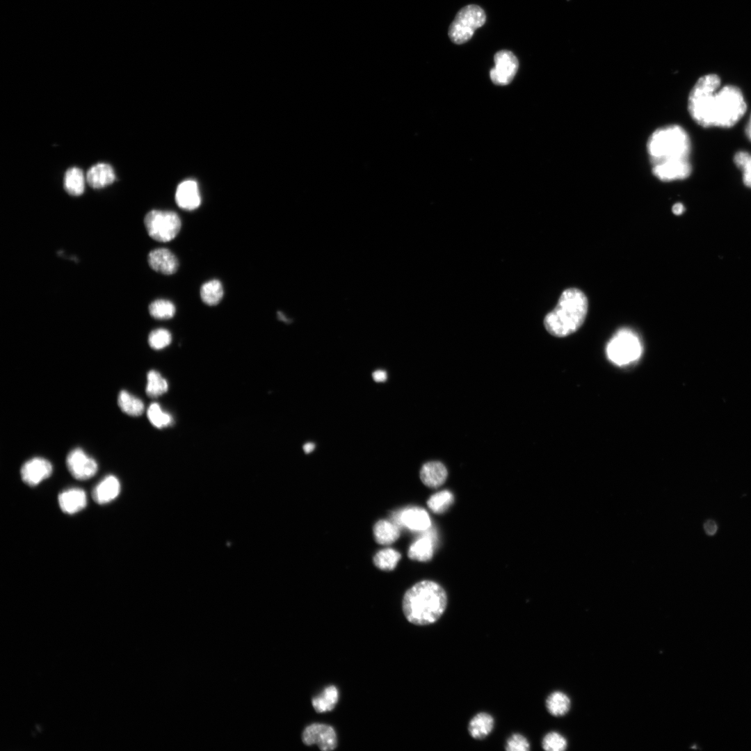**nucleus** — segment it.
I'll return each mask as SVG.
<instances>
[{
	"mask_svg": "<svg viewBox=\"0 0 751 751\" xmlns=\"http://www.w3.org/2000/svg\"><path fill=\"white\" fill-rule=\"evenodd\" d=\"M144 225L152 239L160 242H168L179 234L181 221L175 211L154 209L145 215Z\"/></svg>",
	"mask_w": 751,
	"mask_h": 751,
	"instance_id": "7",
	"label": "nucleus"
},
{
	"mask_svg": "<svg viewBox=\"0 0 751 751\" xmlns=\"http://www.w3.org/2000/svg\"><path fill=\"white\" fill-rule=\"evenodd\" d=\"M86 177L92 188L99 189L111 184L115 179V175L111 165L97 163L90 168Z\"/></svg>",
	"mask_w": 751,
	"mask_h": 751,
	"instance_id": "17",
	"label": "nucleus"
},
{
	"mask_svg": "<svg viewBox=\"0 0 751 751\" xmlns=\"http://www.w3.org/2000/svg\"><path fill=\"white\" fill-rule=\"evenodd\" d=\"M66 464L70 473L77 480L89 479L98 469L97 462L80 448L74 449L68 453Z\"/></svg>",
	"mask_w": 751,
	"mask_h": 751,
	"instance_id": "10",
	"label": "nucleus"
},
{
	"mask_svg": "<svg viewBox=\"0 0 751 751\" xmlns=\"http://www.w3.org/2000/svg\"><path fill=\"white\" fill-rule=\"evenodd\" d=\"M147 261L154 270L164 275H172L176 273L179 267V261L176 255L164 248H156L150 251L147 255Z\"/></svg>",
	"mask_w": 751,
	"mask_h": 751,
	"instance_id": "13",
	"label": "nucleus"
},
{
	"mask_svg": "<svg viewBox=\"0 0 751 751\" xmlns=\"http://www.w3.org/2000/svg\"><path fill=\"white\" fill-rule=\"evenodd\" d=\"M147 418L150 423L158 428H162L170 425L172 422V416L165 412L157 403H152L147 410Z\"/></svg>",
	"mask_w": 751,
	"mask_h": 751,
	"instance_id": "31",
	"label": "nucleus"
},
{
	"mask_svg": "<svg viewBox=\"0 0 751 751\" xmlns=\"http://www.w3.org/2000/svg\"><path fill=\"white\" fill-rule=\"evenodd\" d=\"M172 341L170 332L163 328L152 330L148 337L150 346L154 350H161L168 346Z\"/></svg>",
	"mask_w": 751,
	"mask_h": 751,
	"instance_id": "34",
	"label": "nucleus"
},
{
	"mask_svg": "<svg viewBox=\"0 0 751 751\" xmlns=\"http://www.w3.org/2000/svg\"><path fill=\"white\" fill-rule=\"evenodd\" d=\"M716 74L700 77L688 95V111L693 121L704 128L734 127L744 115L747 104L741 90L734 85L720 88Z\"/></svg>",
	"mask_w": 751,
	"mask_h": 751,
	"instance_id": "1",
	"label": "nucleus"
},
{
	"mask_svg": "<svg viewBox=\"0 0 751 751\" xmlns=\"http://www.w3.org/2000/svg\"><path fill=\"white\" fill-rule=\"evenodd\" d=\"M542 747L547 751H563L567 747V742L562 734L550 732L543 737Z\"/></svg>",
	"mask_w": 751,
	"mask_h": 751,
	"instance_id": "33",
	"label": "nucleus"
},
{
	"mask_svg": "<svg viewBox=\"0 0 751 751\" xmlns=\"http://www.w3.org/2000/svg\"><path fill=\"white\" fill-rule=\"evenodd\" d=\"M434 552V541L430 533L424 534L415 540L408 549V557L419 561L430 560Z\"/></svg>",
	"mask_w": 751,
	"mask_h": 751,
	"instance_id": "20",
	"label": "nucleus"
},
{
	"mask_svg": "<svg viewBox=\"0 0 751 751\" xmlns=\"http://www.w3.org/2000/svg\"><path fill=\"white\" fill-rule=\"evenodd\" d=\"M642 350L638 337L630 330L622 329L608 342L606 354L615 364L624 366L637 360Z\"/></svg>",
	"mask_w": 751,
	"mask_h": 751,
	"instance_id": "6",
	"label": "nucleus"
},
{
	"mask_svg": "<svg viewBox=\"0 0 751 751\" xmlns=\"http://www.w3.org/2000/svg\"><path fill=\"white\" fill-rule=\"evenodd\" d=\"M646 150L652 174L659 180L670 182L691 175V138L680 125L668 124L654 130L647 139Z\"/></svg>",
	"mask_w": 751,
	"mask_h": 751,
	"instance_id": "2",
	"label": "nucleus"
},
{
	"mask_svg": "<svg viewBox=\"0 0 751 751\" xmlns=\"http://www.w3.org/2000/svg\"><path fill=\"white\" fill-rule=\"evenodd\" d=\"M454 501L453 494L449 490H442L433 494L427 501L430 510L441 514L447 510Z\"/></svg>",
	"mask_w": 751,
	"mask_h": 751,
	"instance_id": "29",
	"label": "nucleus"
},
{
	"mask_svg": "<svg viewBox=\"0 0 751 751\" xmlns=\"http://www.w3.org/2000/svg\"><path fill=\"white\" fill-rule=\"evenodd\" d=\"M704 529L707 535H713L717 532L718 526L713 520L709 519L704 523Z\"/></svg>",
	"mask_w": 751,
	"mask_h": 751,
	"instance_id": "36",
	"label": "nucleus"
},
{
	"mask_svg": "<svg viewBox=\"0 0 751 751\" xmlns=\"http://www.w3.org/2000/svg\"><path fill=\"white\" fill-rule=\"evenodd\" d=\"M339 700V691L334 685L327 686L317 696L312 698V704L318 713L332 711Z\"/></svg>",
	"mask_w": 751,
	"mask_h": 751,
	"instance_id": "23",
	"label": "nucleus"
},
{
	"mask_svg": "<svg viewBox=\"0 0 751 751\" xmlns=\"http://www.w3.org/2000/svg\"><path fill=\"white\" fill-rule=\"evenodd\" d=\"M494 66L490 72L492 81L499 86L510 83L519 67L516 56L511 51L502 49L494 54Z\"/></svg>",
	"mask_w": 751,
	"mask_h": 751,
	"instance_id": "8",
	"label": "nucleus"
},
{
	"mask_svg": "<svg viewBox=\"0 0 751 751\" xmlns=\"http://www.w3.org/2000/svg\"><path fill=\"white\" fill-rule=\"evenodd\" d=\"M176 312L175 305L168 300L158 299L149 305V313L154 318L166 320L174 316Z\"/></svg>",
	"mask_w": 751,
	"mask_h": 751,
	"instance_id": "30",
	"label": "nucleus"
},
{
	"mask_svg": "<svg viewBox=\"0 0 751 751\" xmlns=\"http://www.w3.org/2000/svg\"><path fill=\"white\" fill-rule=\"evenodd\" d=\"M505 750L507 751H528L530 744L527 738L521 734H513L506 741Z\"/></svg>",
	"mask_w": 751,
	"mask_h": 751,
	"instance_id": "35",
	"label": "nucleus"
},
{
	"mask_svg": "<svg viewBox=\"0 0 751 751\" xmlns=\"http://www.w3.org/2000/svg\"><path fill=\"white\" fill-rule=\"evenodd\" d=\"M395 523L403 525L412 531H425L431 526L428 512L419 507L408 508L394 514Z\"/></svg>",
	"mask_w": 751,
	"mask_h": 751,
	"instance_id": "12",
	"label": "nucleus"
},
{
	"mask_svg": "<svg viewBox=\"0 0 751 751\" xmlns=\"http://www.w3.org/2000/svg\"><path fill=\"white\" fill-rule=\"evenodd\" d=\"M485 21V13L481 6L467 5L458 10L451 23L448 30L449 38L455 45L464 44L472 38L474 31L481 27Z\"/></svg>",
	"mask_w": 751,
	"mask_h": 751,
	"instance_id": "5",
	"label": "nucleus"
},
{
	"mask_svg": "<svg viewBox=\"0 0 751 751\" xmlns=\"http://www.w3.org/2000/svg\"><path fill=\"white\" fill-rule=\"evenodd\" d=\"M58 504L65 513L72 515L83 510L87 504L86 492L79 488H71L58 495Z\"/></svg>",
	"mask_w": 751,
	"mask_h": 751,
	"instance_id": "16",
	"label": "nucleus"
},
{
	"mask_svg": "<svg viewBox=\"0 0 751 751\" xmlns=\"http://www.w3.org/2000/svg\"><path fill=\"white\" fill-rule=\"evenodd\" d=\"M373 380L377 382H383L387 379V373L384 370H376L372 373Z\"/></svg>",
	"mask_w": 751,
	"mask_h": 751,
	"instance_id": "37",
	"label": "nucleus"
},
{
	"mask_svg": "<svg viewBox=\"0 0 751 751\" xmlns=\"http://www.w3.org/2000/svg\"><path fill=\"white\" fill-rule=\"evenodd\" d=\"M588 308V298L582 291L576 288L565 289L555 308L544 317V327L553 336H568L582 325Z\"/></svg>",
	"mask_w": 751,
	"mask_h": 751,
	"instance_id": "4",
	"label": "nucleus"
},
{
	"mask_svg": "<svg viewBox=\"0 0 751 751\" xmlns=\"http://www.w3.org/2000/svg\"><path fill=\"white\" fill-rule=\"evenodd\" d=\"M734 163L742 172L743 184L751 188V154L745 151H738L734 156Z\"/></svg>",
	"mask_w": 751,
	"mask_h": 751,
	"instance_id": "32",
	"label": "nucleus"
},
{
	"mask_svg": "<svg viewBox=\"0 0 751 751\" xmlns=\"http://www.w3.org/2000/svg\"><path fill=\"white\" fill-rule=\"evenodd\" d=\"M571 702L569 697L562 691L551 693L546 700V708L553 716L560 717L565 715L570 710Z\"/></svg>",
	"mask_w": 751,
	"mask_h": 751,
	"instance_id": "24",
	"label": "nucleus"
},
{
	"mask_svg": "<svg viewBox=\"0 0 751 751\" xmlns=\"http://www.w3.org/2000/svg\"><path fill=\"white\" fill-rule=\"evenodd\" d=\"M373 535L378 544H390L400 536L399 526L385 519L380 520L373 526Z\"/></svg>",
	"mask_w": 751,
	"mask_h": 751,
	"instance_id": "21",
	"label": "nucleus"
},
{
	"mask_svg": "<svg viewBox=\"0 0 751 751\" xmlns=\"http://www.w3.org/2000/svg\"><path fill=\"white\" fill-rule=\"evenodd\" d=\"M302 742L306 745L316 744L323 751L333 750L337 746V737L334 729L323 723H313L304 729Z\"/></svg>",
	"mask_w": 751,
	"mask_h": 751,
	"instance_id": "9",
	"label": "nucleus"
},
{
	"mask_svg": "<svg viewBox=\"0 0 751 751\" xmlns=\"http://www.w3.org/2000/svg\"><path fill=\"white\" fill-rule=\"evenodd\" d=\"M118 404L122 412L130 416H139L144 411L143 401L125 390L119 393Z\"/></svg>",
	"mask_w": 751,
	"mask_h": 751,
	"instance_id": "26",
	"label": "nucleus"
},
{
	"mask_svg": "<svg viewBox=\"0 0 751 751\" xmlns=\"http://www.w3.org/2000/svg\"><path fill=\"white\" fill-rule=\"evenodd\" d=\"M52 465L49 461L35 457L26 461L20 470L22 480L29 486H35L43 480L49 477L52 473Z\"/></svg>",
	"mask_w": 751,
	"mask_h": 751,
	"instance_id": "11",
	"label": "nucleus"
},
{
	"mask_svg": "<svg viewBox=\"0 0 751 751\" xmlns=\"http://www.w3.org/2000/svg\"><path fill=\"white\" fill-rule=\"evenodd\" d=\"M175 201L182 209L192 211L201 204V197L196 181L186 179L177 186L175 192Z\"/></svg>",
	"mask_w": 751,
	"mask_h": 751,
	"instance_id": "14",
	"label": "nucleus"
},
{
	"mask_svg": "<svg viewBox=\"0 0 751 751\" xmlns=\"http://www.w3.org/2000/svg\"><path fill=\"white\" fill-rule=\"evenodd\" d=\"M224 294L222 283L218 280H211L204 283L200 288V298L209 306L218 305Z\"/></svg>",
	"mask_w": 751,
	"mask_h": 751,
	"instance_id": "25",
	"label": "nucleus"
},
{
	"mask_svg": "<svg viewBox=\"0 0 751 751\" xmlns=\"http://www.w3.org/2000/svg\"><path fill=\"white\" fill-rule=\"evenodd\" d=\"M494 726V718L486 712L476 714L469 721L468 732L475 739H483L487 736Z\"/></svg>",
	"mask_w": 751,
	"mask_h": 751,
	"instance_id": "19",
	"label": "nucleus"
},
{
	"mask_svg": "<svg viewBox=\"0 0 751 751\" xmlns=\"http://www.w3.org/2000/svg\"><path fill=\"white\" fill-rule=\"evenodd\" d=\"M401 556L397 551L391 549H384L377 552L373 557L374 565L382 570H394Z\"/></svg>",
	"mask_w": 751,
	"mask_h": 751,
	"instance_id": "27",
	"label": "nucleus"
},
{
	"mask_svg": "<svg viewBox=\"0 0 751 751\" xmlns=\"http://www.w3.org/2000/svg\"><path fill=\"white\" fill-rule=\"evenodd\" d=\"M745 133L748 139L751 142V114L750 115L748 124L745 127Z\"/></svg>",
	"mask_w": 751,
	"mask_h": 751,
	"instance_id": "39",
	"label": "nucleus"
},
{
	"mask_svg": "<svg viewBox=\"0 0 751 751\" xmlns=\"http://www.w3.org/2000/svg\"><path fill=\"white\" fill-rule=\"evenodd\" d=\"M166 380L156 371L151 370L147 375L146 393L150 397H157L168 390Z\"/></svg>",
	"mask_w": 751,
	"mask_h": 751,
	"instance_id": "28",
	"label": "nucleus"
},
{
	"mask_svg": "<svg viewBox=\"0 0 751 751\" xmlns=\"http://www.w3.org/2000/svg\"><path fill=\"white\" fill-rule=\"evenodd\" d=\"M120 492V483L117 477L108 475L93 489L92 496L98 504H105L114 500Z\"/></svg>",
	"mask_w": 751,
	"mask_h": 751,
	"instance_id": "15",
	"label": "nucleus"
},
{
	"mask_svg": "<svg viewBox=\"0 0 751 751\" xmlns=\"http://www.w3.org/2000/svg\"><path fill=\"white\" fill-rule=\"evenodd\" d=\"M448 471L443 463L439 461H430L423 465L420 470V478L428 487L437 488L445 481Z\"/></svg>",
	"mask_w": 751,
	"mask_h": 751,
	"instance_id": "18",
	"label": "nucleus"
},
{
	"mask_svg": "<svg viewBox=\"0 0 751 751\" xmlns=\"http://www.w3.org/2000/svg\"><path fill=\"white\" fill-rule=\"evenodd\" d=\"M86 181L83 171L77 167H72L65 173L63 186L69 195L78 196L83 193Z\"/></svg>",
	"mask_w": 751,
	"mask_h": 751,
	"instance_id": "22",
	"label": "nucleus"
},
{
	"mask_svg": "<svg viewBox=\"0 0 751 751\" xmlns=\"http://www.w3.org/2000/svg\"><path fill=\"white\" fill-rule=\"evenodd\" d=\"M447 606V595L444 588L433 581H421L406 591L402 608L407 620L417 626H426L437 622Z\"/></svg>",
	"mask_w": 751,
	"mask_h": 751,
	"instance_id": "3",
	"label": "nucleus"
},
{
	"mask_svg": "<svg viewBox=\"0 0 751 751\" xmlns=\"http://www.w3.org/2000/svg\"><path fill=\"white\" fill-rule=\"evenodd\" d=\"M672 211L675 215L679 216L684 213L685 208L683 204L677 202L672 206Z\"/></svg>",
	"mask_w": 751,
	"mask_h": 751,
	"instance_id": "38",
	"label": "nucleus"
},
{
	"mask_svg": "<svg viewBox=\"0 0 751 751\" xmlns=\"http://www.w3.org/2000/svg\"><path fill=\"white\" fill-rule=\"evenodd\" d=\"M315 449V444L313 442H307L304 444L303 450L305 453H309Z\"/></svg>",
	"mask_w": 751,
	"mask_h": 751,
	"instance_id": "40",
	"label": "nucleus"
}]
</instances>
